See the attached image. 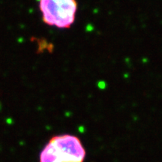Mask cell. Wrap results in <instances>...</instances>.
<instances>
[{
	"label": "cell",
	"mask_w": 162,
	"mask_h": 162,
	"mask_svg": "<svg viewBox=\"0 0 162 162\" xmlns=\"http://www.w3.org/2000/svg\"><path fill=\"white\" fill-rule=\"evenodd\" d=\"M77 0H39V9L45 24L58 29H70L75 22Z\"/></svg>",
	"instance_id": "2"
},
{
	"label": "cell",
	"mask_w": 162,
	"mask_h": 162,
	"mask_svg": "<svg viewBox=\"0 0 162 162\" xmlns=\"http://www.w3.org/2000/svg\"><path fill=\"white\" fill-rule=\"evenodd\" d=\"M86 150L75 135L61 134L51 137L39 154V162H83Z\"/></svg>",
	"instance_id": "1"
}]
</instances>
